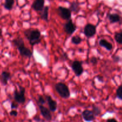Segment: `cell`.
<instances>
[{
  "mask_svg": "<svg viewBox=\"0 0 122 122\" xmlns=\"http://www.w3.org/2000/svg\"><path fill=\"white\" fill-rule=\"evenodd\" d=\"M24 35L26 38L29 41L30 44L33 47L35 45L39 44L41 43V33L40 31L37 29H29L24 31Z\"/></svg>",
  "mask_w": 122,
  "mask_h": 122,
  "instance_id": "cell-1",
  "label": "cell"
},
{
  "mask_svg": "<svg viewBox=\"0 0 122 122\" xmlns=\"http://www.w3.org/2000/svg\"><path fill=\"white\" fill-rule=\"evenodd\" d=\"M12 43L15 47H16L17 49L20 52V55L22 57H26L30 58L32 56V52L29 49L26 47L25 46V43L22 38L18 37V38H15L13 39Z\"/></svg>",
  "mask_w": 122,
  "mask_h": 122,
  "instance_id": "cell-2",
  "label": "cell"
},
{
  "mask_svg": "<svg viewBox=\"0 0 122 122\" xmlns=\"http://www.w3.org/2000/svg\"><path fill=\"white\" fill-rule=\"evenodd\" d=\"M55 89L60 96L64 99H68L70 96V92L68 86L63 83H57L55 85Z\"/></svg>",
  "mask_w": 122,
  "mask_h": 122,
  "instance_id": "cell-3",
  "label": "cell"
},
{
  "mask_svg": "<svg viewBox=\"0 0 122 122\" xmlns=\"http://www.w3.org/2000/svg\"><path fill=\"white\" fill-rule=\"evenodd\" d=\"M19 91L15 90L14 92V99L18 104H23L26 101L25 92L26 89L25 87L19 86Z\"/></svg>",
  "mask_w": 122,
  "mask_h": 122,
  "instance_id": "cell-4",
  "label": "cell"
},
{
  "mask_svg": "<svg viewBox=\"0 0 122 122\" xmlns=\"http://www.w3.org/2000/svg\"><path fill=\"white\" fill-rule=\"evenodd\" d=\"M57 12L59 16L64 20H69L71 19V11L69 8L62 7V6H59L57 9Z\"/></svg>",
  "mask_w": 122,
  "mask_h": 122,
  "instance_id": "cell-5",
  "label": "cell"
},
{
  "mask_svg": "<svg viewBox=\"0 0 122 122\" xmlns=\"http://www.w3.org/2000/svg\"><path fill=\"white\" fill-rule=\"evenodd\" d=\"M71 69L75 73V75L77 77H79L83 74V68L82 67V62H80L79 61H74L71 63Z\"/></svg>",
  "mask_w": 122,
  "mask_h": 122,
  "instance_id": "cell-6",
  "label": "cell"
},
{
  "mask_svg": "<svg viewBox=\"0 0 122 122\" xmlns=\"http://www.w3.org/2000/svg\"><path fill=\"white\" fill-rule=\"evenodd\" d=\"M97 32V27L92 24L88 23L84 27L83 33L87 38H92Z\"/></svg>",
  "mask_w": 122,
  "mask_h": 122,
  "instance_id": "cell-7",
  "label": "cell"
},
{
  "mask_svg": "<svg viewBox=\"0 0 122 122\" xmlns=\"http://www.w3.org/2000/svg\"><path fill=\"white\" fill-rule=\"evenodd\" d=\"M64 30L67 34L70 35L75 32L76 30V26L73 22V20L71 19L67 20V22L64 24Z\"/></svg>",
  "mask_w": 122,
  "mask_h": 122,
  "instance_id": "cell-8",
  "label": "cell"
},
{
  "mask_svg": "<svg viewBox=\"0 0 122 122\" xmlns=\"http://www.w3.org/2000/svg\"><path fill=\"white\" fill-rule=\"evenodd\" d=\"M39 108L41 111V113L45 119H46L47 120H51L52 119V116H51V112L49 109L44 106L43 105H39Z\"/></svg>",
  "mask_w": 122,
  "mask_h": 122,
  "instance_id": "cell-9",
  "label": "cell"
},
{
  "mask_svg": "<svg viewBox=\"0 0 122 122\" xmlns=\"http://www.w3.org/2000/svg\"><path fill=\"white\" fill-rule=\"evenodd\" d=\"M45 5V0H35L32 5V8L36 11H41Z\"/></svg>",
  "mask_w": 122,
  "mask_h": 122,
  "instance_id": "cell-10",
  "label": "cell"
},
{
  "mask_svg": "<svg viewBox=\"0 0 122 122\" xmlns=\"http://www.w3.org/2000/svg\"><path fill=\"white\" fill-rule=\"evenodd\" d=\"M46 100L47 101L48 104L49 108H50V111L54 112L57 110V103L56 100H54L52 97L50 95H46L45 96Z\"/></svg>",
  "mask_w": 122,
  "mask_h": 122,
  "instance_id": "cell-11",
  "label": "cell"
},
{
  "mask_svg": "<svg viewBox=\"0 0 122 122\" xmlns=\"http://www.w3.org/2000/svg\"><path fill=\"white\" fill-rule=\"evenodd\" d=\"M11 78V74L8 71H2L0 75V81L3 86L8 84V81Z\"/></svg>",
  "mask_w": 122,
  "mask_h": 122,
  "instance_id": "cell-12",
  "label": "cell"
},
{
  "mask_svg": "<svg viewBox=\"0 0 122 122\" xmlns=\"http://www.w3.org/2000/svg\"><path fill=\"white\" fill-rule=\"evenodd\" d=\"M82 116L83 119L86 122H91L95 118V115L93 113L92 111L86 110L82 112Z\"/></svg>",
  "mask_w": 122,
  "mask_h": 122,
  "instance_id": "cell-13",
  "label": "cell"
},
{
  "mask_svg": "<svg viewBox=\"0 0 122 122\" xmlns=\"http://www.w3.org/2000/svg\"><path fill=\"white\" fill-rule=\"evenodd\" d=\"M108 19L111 23H115L120 22L122 20V17L119 14L117 13L109 14L108 16Z\"/></svg>",
  "mask_w": 122,
  "mask_h": 122,
  "instance_id": "cell-14",
  "label": "cell"
},
{
  "mask_svg": "<svg viewBox=\"0 0 122 122\" xmlns=\"http://www.w3.org/2000/svg\"><path fill=\"white\" fill-rule=\"evenodd\" d=\"M99 44L100 46L105 48L108 51H111L113 49V44L108 42V41L105 39H101L99 41Z\"/></svg>",
  "mask_w": 122,
  "mask_h": 122,
  "instance_id": "cell-15",
  "label": "cell"
},
{
  "mask_svg": "<svg viewBox=\"0 0 122 122\" xmlns=\"http://www.w3.org/2000/svg\"><path fill=\"white\" fill-rule=\"evenodd\" d=\"M48 13H49V7L48 6H45L41 11V18L45 21L48 20Z\"/></svg>",
  "mask_w": 122,
  "mask_h": 122,
  "instance_id": "cell-16",
  "label": "cell"
},
{
  "mask_svg": "<svg viewBox=\"0 0 122 122\" xmlns=\"http://www.w3.org/2000/svg\"><path fill=\"white\" fill-rule=\"evenodd\" d=\"M70 10L71 12H73L75 13H77L79 12L80 11V7H79V4L77 2H71L70 5Z\"/></svg>",
  "mask_w": 122,
  "mask_h": 122,
  "instance_id": "cell-17",
  "label": "cell"
},
{
  "mask_svg": "<svg viewBox=\"0 0 122 122\" xmlns=\"http://www.w3.org/2000/svg\"><path fill=\"white\" fill-rule=\"evenodd\" d=\"M14 4V0H5L4 7L7 10H11Z\"/></svg>",
  "mask_w": 122,
  "mask_h": 122,
  "instance_id": "cell-18",
  "label": "cell"
},
{
  "mask_svg": "<svg viewBox=\"0 0 122 122\" xmlns=\"http://www.w3.org/2000/svg\"><path fill=\"white\" fill-rule=\"evenodd\" d=\"M82 41V39L81 37L79 35H75L71 38V42L73 44H75V45H78L80 44Z\"/></svg>",
  "mask_w": 122,
  "mask_h": 122,
  "instance_id": "cell-19",
  "label": "cell"
},
{
  "mask_svg": "<svg viewBox=\"0 0 122 122\" xmlns=\"http://www.w3.org/2000/svg\"><path fill=\"white\" fill-rule=\"evenodd\" d=\"M114 39L118 44H122V31L116 32L114 35Z\"/></svg>",
  "mask_w": 122,
  "mask_h": 122,
  "instance_id": "cell-20",
  "label": "cell"
},
{
  "mask_svg": "<svg viewBox=\"0 0 122 122\" xmlns=\"http://www.w3.org/2000/svg\"><path fill=\"white\" fill-rule=\"evenodd\" d=\"M116 96L120 100H122V86H120L116 90Z\"/></svg>",
  "mask_w": 122,
  "mask_h": 122,
  "instance_id": "cell-21",
  "label": "cell"
},
{
  "mask_svg": "<svg viewBox=\"0 0 122 122\" xmlns=\"http://www.w3.org/2000/svg\"><path fill=\"white\" fill-rule=\"evenodd\" d=\"M101 109H100L98 106H96V105H94V106H93L92 112L94 115H95V116H98V115L101 113Z\"/></svg>",
  "mask_w": 122,
  "mask_h": 122,
  "instance_id": "cell-22",
  "label": "cell"
},
{
  "mask_svg": "<svg viewBox=\"0 0 122 122\" xmlns=\"http://www.w3.org/2000/svg\"><path fill=\"white\" fill-rule=\"evenodd\" d=\"M45 102H46V100L44 99V97L42 95H39L38 98V104H39V105H44V104H45Z\"/></svg>",
  "mask_w": 122,
  "mask_h": 122,
  "instance_id": "cell-23",
  "label": "cell"
},
{
  "mask_svg": "<svg viewBox=\"0 0 122 122\" xmlns=\"http://www.w3.org/2000/svg\"><path fill=\"white\" fill-rule=\"evenodd\" d=\"M90 62L93 65H95L97 64L98 63V58H97L95 56H93V57H91Z\"/></svg>",
  "mask_w": 122,
  "mask_h": 122,
  "instance_id": "cell-24",
  "label": "cell"
},
{
  "mask_svg": "<svg viewBox=\"0 0 122 122\" xmlns=\"http://www.w3.org/2000/svg\"><path fill=\"white\" fill-rule=\"evenodd\" d=\"M10 114L11 115V116H17L18 114V112L17 111H16V110H13L12 111H10Z\"/></svg>",
  "mask_w": 122,
  "mask_h": 122,
  "instance_id": "cell-25",
  "label": "cell"
},
{
  "mask_svg": "<svg viewBox=\"0 0 122 122\" xmlns=\"http://www.w3.org/2000/svg\"><path fill=\"white\" fill-rule=\"evenodd\" d=\"M113 60H114V62H119V61H120V58L119 56H115L113 57Z\"/></svg>",
  "mask_w": 122,
  "mask_h": 122,
  "instance_id": "cell-26",
  "label": "cell"
},
{
  "mask_svg": "<svg viewBox=\"0 0 122 122\" xmlns=\"http://www.w3.org/2000/svg\"><path fill=\"white\" fill-rule=\"evenodd\" d=\"M17 104H14V102H12L11 104V109H15L17 108Z\"/></svg>",
  "mask_w": 122,
  "mask_h": 122,
  "instance_id": "cell-27",
  "label": "cell"
},
{
  "mask_svg": "<svg viewBox=\"0 0 122 122\" xmlns=\"http://www.w3.org/2000/svg\"><path fill=\"white\" fill-rule=\"evenodd\" d=\"M107 122H118L116 120L114 119V118H110V119L107 120Z\"/></svg>",
  "mask_w": 122,
  "mask_h": 122,
  "instance_id": "cell-28",
  "label": "cell"
},
{
  "mask_svg": "<svg viewBox=\"0 0 122 122\" xmlns=\"http://www.w3.org/2000/svg\"><path fill=\"white\" fill-rule=\"evenodd\" d=\"M97 78L98 80V81H101V82H103V77L102 76H101V75H98Z\"/></svg>",
  "mask_w": 122,
  "mask_h": 122,
  "instance_id": "cell-29",
  "label": "cell"
},
{
  "mask_svg": "<svg viewBox=\"0 0 122 122\" xmlns=\"http://www.w3.org/2000/svg\"><path fill=\"white\" fill-rule=\"evenodd\" d=\"M0 35H1V31H0Z\"/></svg>",
  "mask_w": 122,
  "mask_h": 122,
  "instance_id": "cell-30",
  "label": "cell"
},
{
  "mask_svg": "<svg viewBox=\"0 0 122 122\" xmlns=\"http://www.w3.org/2000/svg\"><path fill=\"white\" fill-rule=\"evenodd\" d=\"M0 14H1V11H0Z\"/></svg>",
  "mask_w": 122,
  "mask_h": 122,
  "instance_id": "cell-31",
  "label": "cell"
},
{
  "mask_svg": "<svg viewBox=\"0 0 122 122\" xmlns=\"http://www.w3.org/2000/svg\"></svg>",
  "mask_w": 122,
  "mask_h": 122,
  "instance_id": "cell-32",
  "label": "cell"
},
{
  "mask_svg": "<svg viewBox=\"0 0 122 122\" xmlns=\"http://www.w3.org/2000/svg\"></svg>",
  "mask_w": 122,
  "mask_h": 122,
  "instance_id": "cell-33",
  "label": "cell"
}]
</instances>
